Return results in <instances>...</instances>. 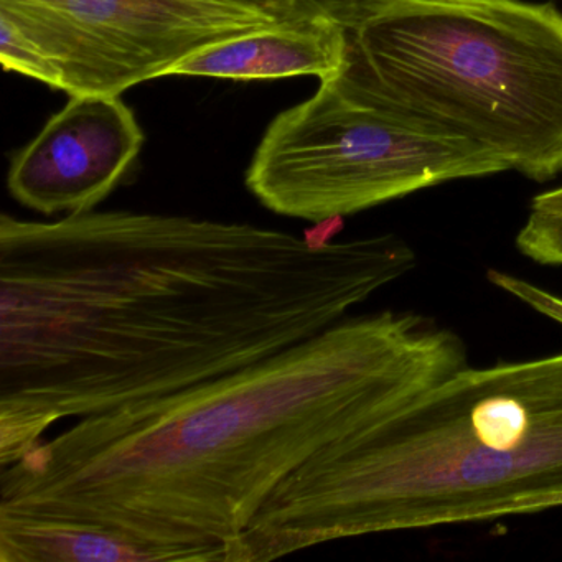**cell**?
<instances>
[{"label": "cell", "mask_w": 562, "mask_h": 562, "mask_svg": "<svg viewBox=\"0 0 562 562\" xmlns=\"http://www.w3.org/2000/svg\"><path fill=\"white\" fill-rule=\"evenodd\" d=\"M393 233L164 213L0 216V469L55 424L226 376L324 334L414 271Z\"/></svg>", "instance_id": "1"}, {"label": "cell", "mask_w": 562, "mask_h": 562, "mask_svg": "<svg viewBox=\"0 0 562 562\" xmlns=\"http://www.w3.org/2000/svg\"><path fill=\"white\" fill-rule=\"evenodd\" d=\"M467 364L462 338L432 318L347 317L245 370L45 437L0 469V515L97 526L147 562H236L295 470Z\"/></svg>", "instance_id": "2"}, {"label": "cell", "mask_w": 562, "mask_h": 562, "mask_svg": "<svg viewBox=\"0 0 562 562\" xmlns=\"http://www.w3.org/2000/svg\"><path fill=\"white\" fill-rule=\"evenodd\" d=\"M562 508V351L450 374L295 470L236 562Z\"/></svg>", "instance_id": "3"}, {"label": "cell", "mask_w": 562, "mask_h": 562, "mask_svg": "<svg viewBox=\"0 0 562 562\" xmlns=\"http://www.w3.org/2000/svg\"><path fill=\"white\" fill-rule=\"evenodd\" d=\"M331 80L536 182L562 172V14L525 0H368Z\"/></svg>", "instance_id": "4"}, {"label": "cell", "mask_w": 562, "mask_h": 562, "mask_svg": "<svg viewBox=\"0 0 562 562\" xmlns=\"http://www.w3.org/2000/svg\"><path fill=\"white\" fill-rule=\"evenodd\" d=\"M506 170L476 144L364 103L327 78L269 124L246 187L269 212L318 225Z\"/></svg>", "instance_id": "5"}, {"label": "cell", "mask_w": 562, "mask_h": 562, "mask_svg": "<svg viewBox=\"0 0 562 562\" xmlns=\"http://www.w3.org/2000/svg\"><path fill=\"white\" fill-rule=\"evenodd\" d=\"M276 24L228 0H0V61L70 97H121L202 48Z\"/></svg>", "instance_id": "6"}, {"label": "cell", "mask_w": 562, "mask_h": 562, "mask_svg": "<svg viewBox=\"0 0 562 562\" xmlns=\"http://www.w3.org/2000/svg\"><path fill=\"white\" fill-rule=\"evenodd\" d=\"M143 144V130L121 97H71L12 159L9 192L45 216L90 212L120 186Z\"/></svg>", "instance_id": "7"}, {"label": "cell", "mask_w": 562, "mask_h": 562, "mask_svg": "<svg viewBox=\"0 0 562 562\" xmlns=\"http://www.w3.org/2000/svg\"><path fill=\"white\" fill-rule=\"evenodd\" d=\"M347 31L330 21L282 22L210 45L179 61L169 75L233 81L281 80L340 74Z\"/></svg>", "instance_id": "8"}, {"label": "cell", "mask_w": 562, "mask_h": 562, "mask_svg": "<svg viewBox=\"0 0 562 562\" xmlns=\"http://www.w3.org/2000/svg\"><path fill=\"white\" fill-rule=\"evenodd\" d=\"M0 562H147L106 529L57 519L0 515Z\"/></svg>", "instance_id": "9"}, {"label": "cell", "mask_w": 562, "mask_h": 562, "mask_svg": "<svg viewBox=\"0 0 562 562\" xmlns=\"http://www.w3.org/2000/svg\"><path fill=\"white\" fill-rule=\"evenodd\" d=\"M279 22L330 21L345 31L363 14L368 0H228Z\"/></svg>", "instance_id": "10"}, {"label": "cell", "mask_w": 562, "mask_h": 562, "mask_svg": "<svg viewBox=\"0 0 562 562\" xmlns=\"http://www.w3.org/2000/svg\"><path fill=\"white\" fill-rule=\"evenodd\" d=\"M516 248L539 265L562 266V210H532L516 236Z\"/></svg>", "instance_id": "11"}, {"label": "cell", "mask_w": 562, "mask_h": 562, "mask_svg": "<svg viewBox=\"0 0 562 562\" xmlns=\"http://www.w3.org/2000/svg\"><path fill=\"white\" fill-rule=\"evenodd\" d=\"M488 281L499 291L518 299L532 311L562 325V297L509 272L490 269Z\"/></svg>", "instance_id": "12"}, {"label": "cell", "mask_w": 562, "mask_h": 562, "mask_svg": "<svg viewBox=\"0 0 562 562\" xmlns=\"http://www.w3.org/2000/svg\"><path fill=\"white\" fill-rule=\"evenodd\" d=\"M532 210H551V212H561L562 210V187L549 190V192L539 193L531 203Z\"/></svg>", "instance_id": "13"}]
</instances>
